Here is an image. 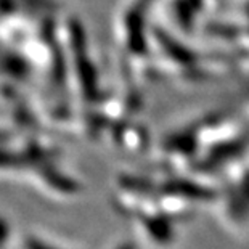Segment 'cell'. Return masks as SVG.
Masks as SVG:
<instances>
[{
	"instance_id": "2",
	"label": "cell",
	"mask_w": 249,
	"mask_h": 249,
	"mask_svg": "<svg viewBox=\"0 0 249 249\" xmlns=\"http://www.w3.org/2000/svg\"><path fill=\"white\" fill-rule=\"evenodd\" d=\"M111 249H137V243L130 240V238H124V240H121L119 243L111 246Z\"/></svg>"
},
{
	"instance_id": "1",
	"label": "cell",
	"mask_w": 249,
	"mask_h": 249,
	"mask_svg": "<svg viewBox=\"0 0 249 249\" xmlns=\"http://www.w3.org/2000/svg\"><path fill=\"white\" fill-rule=\"evenodd\" d=\"M23 249H76L72 245L44 233L31 231L23 238Z\"/></svg>"
}]
</instances>
